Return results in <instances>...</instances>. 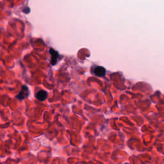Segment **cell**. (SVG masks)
I'll use <instances>...</instances> for the list:
<instances>
[{
  "mask_svg": "<svg viewBox=\"0 0 164 164\" xmlns=\"http://www.w3.org/2000/svg\"><path fill=\"white\" fill-rule=\"evenodd\" d=\"M36 98L40 101H44L47 97V92L44 90H41L35 95Z\"/></svg>",
  "mask_w": 164,
  "mask_h": 164,
  "instance_id": "4",
  "label": "cell"
},
{
  "mask_svg": "<svg viewBox=\"0 0 164 164\" xmlns=\"http://www.w3.org/2000/svg\"><path fill=\"white\" fill-rule=\"evenodd\" d=\"M93 73L97 76L99 77H103L106 75L107 73V71L105 68L101 66H96L93 69Z\"/></svg>",
  "mask_w": 164,
  "mask_h": 164,
  "instance_id": "3",
  "label": "cell"
},
{
  "mask_svg": "<svg viewBox=\"0 0 164 164\" xmlns=\"http://www.w3.org/2000/svg\"><path fill=\"white\" fill-rule=\"evenodd\" d=\"M50 53L51 54V64L52 65H55L57 63L58 59L60 56L59 52L53 48H50Z\"/></svg>",
  "mask_w": 164,
  "mask_h": 164,
  "instance_id": "2",
  "label": "cell"
},
{
  "mask_svg": "<svg viewBox=\"0 0 164 164\" xmlns=\"http://www.w3.org/2000/svg\"><path fill=\"white\" fill-rule=\"evenodd\" d=\"M30 95V90L26 85H23L21 88V91L16 96V98L19 100H23L27 98Z\"/></svg>",
  "mask_w": 164,
  "mask_h": 164,
  "instance_id": "1",
  "label": "cell"
}]
</instances>
